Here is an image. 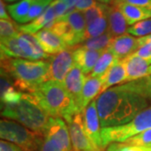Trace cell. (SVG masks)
Here are the masks:
<instances>
[{"instance_id":"cell-37","label":"cell","mask_w":151,"mask_h":151,"mask_svg":"<svg viewBox=\"0 0 151 151\" xmlns=\"http://www.w3.org/2000/svg\"><path fill=\"white\" fill-rule=\"evenodd\" d=\"M99 2L97 0H74L76 10L84 12L96 6Z\"/></svg>"},{"instance_id":"cell-19","label":"cell","mask_w":151,"mask_h":151,"mask_svg":"<svg viewBox=\"0 0 151 151\" xmlns=\"http://www.w3.org/2000/svg\"><path fill=\"white\" fill-rule=\"evenodd\" d=\"M123 14L128 25L132 26L138 22L151 19V9L124 3L114 4Z\"/></svg>"},{"instance_id":"cell-4","label":"cell","mask_w":151,"mask_h":151,"mask_svg":"<svg viewBox=\"0 0 151 151\" xmlns=\"http://www.w3.org/2000/svg\"><path fill=\"white\" fill-rule=\"evenodd\" d=\"M1 108V115L4 118L15 120L29 130L44 137L50 117L38 104L31 93L23 92L19 102Z\"/></svg>"},{"instance_id":"cell-17","label":"cell","mask_w":151,"mask_h":151,"mask_svg":"<svg viewBox=\"0 0 151 151\" xmlns=\"http://www.w3.org/2000/svg\"><path fill=\"white\" fill-rule=\"evenodd\" d=\"M72 50L74 62L80 66L85 75L92 72L98 59L105 50H92L76 46L73 47Z\"/></svg>"},{"instance_id":"cell-18","label":"cell","mask_w":151,"mask_h":151,"mask_svg":"<svg viewBox=\"0 0 151 151\" xmlns=\"http://www.w3.org/2000/svg\"><path fill=\"white\" fill-rule=\"evenodd\" d=\"M86 79V76L83 73L82 70L76 63L65 77V80L63 84L65 89L74 98L76 104L80 97Z\"/></svg>"},{"instance_id":"cell-21","label":"cell","mask_w":151,"mask_h":151,"mask_svg":"<svg viewBox=\"0 0 151 151\" xmlns=\"http://www.w3.org/2000/svg\"><path fill=\"white\" fill-rule=\"evenodd\" d=\"M107 17L108 21V32L114 37L119 36L127 33L128 23L123 14L114 5H108L107 10Z\"/></svg>"},{"instance_id":"cell-25","label":"cell","mask_w":151,"mask_h":151,"mask_svg":"<svg viewBox=\"0 0 151 151\" xmlns=\"http://www.w3.org/2000/svg\"><path fill=\"white\" fill-rule=\"evenodd\" d=\"M35 0H21L13 4L7 6V9L10 14L11 19L17 23L23 24L24 19L27 16L32 4Z\"/></svg>"},{"instance_id":"cell-12","label":"cell","mask_w":151,"mask_h":151,"mask_svg":"<svg viewBox=\"0 0 151 151\" xmlns=\"http://www.w3.org/2000/svg\"><path fill=\"white\" fill-rule=\"evenodd\" d=\"M122 60L126 69L127 82L136 81L148 76V70L151 65V59H145L132 54Z\"/></svg>"},{"instance_id":"cell-3","label":"cell","mask_w":151,"mask_h":151,"mask_svg":"<svg viewBox=\"0 0 151 151\" xmlns=\"http://www.w3.org/2000/svg\"><path fill=\"white\" fill-rule=\"evenodd\" d=\"M48 60H30L20 58L1 60V69L10 76L20 92H33L38 86L49 81Z\"/></svg>"},{"instance_id":"cell-35","label":"cell","mask_w":151,"mask_h":151,"mask_svg":"<svg viewBox=\"0 0 151 151\" xmlns=\"http://www.w3.org/2000/svg\"><path fill=\"white\" fill-rule=\"evenodd\" d=\"M38 151H65V150L59 141L48 135H45Z\"/></svg>"},{"instance_id":"cell-39","label":"cell","mask_w":151,"mask_h":151,"mask_svg":"<svg viewBox=\"0 0 151 151\" xmlns=\"http://www.w3.org/2000/svg\"><path fill=\"white\" fill-rule=\"evenodd\" d=\"M133 54L145 59H151V43L146 44L141 46L140 48L137 50Z\"/></svg>"},{"instance_id":"cell-22","label":"cell","mask_w":151,"mask_h":151,"mask_svg":"<svg viewBox=\"0 0 151 151\" xmlns=\"http://www.w3.org/2000/svg\"><path fill=\"white\" fill-rule=\"evenodd\" d=\"M60 20H65L69 24L70 29H72L79 44H81L83 41L84 34L86 29V24L82 12L75 10L69 15L55 21H60Z\"/></svg>"},{"instance_id":"cell-40","label":"cell","mask_w":151,"mask_h":151,"mask_svg":"<svg viewBox=\"0 0 151 151\" xmlns=\"http://www.w3.org/2000/svg\"><path fill=\"white\" fill-rule=\"evenodd\" d=\"M0 151H24L19 146L16 145L9 141L1 140L0 142Z\"/></svg>"},{"instance_id":"cell-11","label":"cell","mask_w":151,"mask_h":151,"mask_svg":"<svg viewBox=\"0 0 151 151\" xmlns=\"http://www.w3.org/2000/svg\"><path fill=\"white\" fill-rule=\"evenodd\" d=\"M17 38L20 47L24 54L26 55L27 60H44L45 59H50V55L47 54L44 50L34 35L19 32Z\"/></svg>"},{"instance_id":"cell-15","label":"cell","mask_w":151,"mask_h":151,"mask_svg":"<svg viewBox=\"0 0 151 151\" xmlns=\"http://www.w3.org/2000/svg\"><path fill=\"white\" fill-rule=\"evenodd\" d=\"M45 135H48L59 141L65 148V151H73L69 129L67 128L66 124L62 119L50 117L44 136Z\"/></svg>"},{"instance_id":"cell-8","label":"cell","mask_w":151,"mask_h":151,"mask_svg":"<svg viewBox=\"0 0 151 151\" xmlns=\"http://www.w3.org/2000/svg\"><path fill=\"white\" fill-rule=\"evenodd\" d=\"M73 151H101L94 145L86 134L82 113H76L68 124Z\"/></svg>"},{"instance_id":"cell-38","label":"cell","mask_w":151,"mask_h":151,"mask_svg":"<svg viewBox=\"0 0 151 151\" xmlns=\"http://www.w3.org/2000/svg\"><path fill=\"white\" fill-rule=\"evenodd\" d=\"M120 3H124L131 5L139 6L142 8H146L151 9V0H114L113 3H111V5H114Z\"/></svg>"},{"instance_id":"cell-46","label":"cell","mask_w":151,"mask_h":151,"mask_svg":"<svg viewBox=\"0 0 151 151\" xmlns=\"http://www.w3.org/2000/svg\"><path fill=\"white\" fill-rule=\"evenodd\" d=\"M5 2H9V3H13V2H19V1H21V0H4Z\"/></svg>"},{"instance_id":"cell-7","label":"cell","mask_w":151,"mask_h":151,"mask_svg":"<svg viewBox=\"0 0 151 151\" xmlns=\"http://www.w3.org/2000/svg\"><path fill=\"white\" fill-rule=\"evenodd\" d=\"M49 80L64 83L65 77L74 65L73 50L68 48L50 57Z\"/></svg>"},{"instance_id":"cell-16","label":"cell","mask_w":151,"mask_h":151,"mask_svg":"<svg viewBox=\"0 0 151 151\" xmlns=\"http://www.w3.org/2000/svg\"><path fill=\"white\" fill-rule=\"evenodd\" d=\"M56 16L55 13L54 8L50 4L46 8V9L44 11V13L35 19L32 22L23 24L19 26V31L24 34H29V35H35L40 30L43 29H50L52 26L55 23Z\"/></svg>"},{"instance_id":"cell-20","label":"cell","mask_w":151,"mask_h":151,"mask_svg":"<svg viewBox=\"0 0 151 151\" xmlns=\"http://www.w3.org/2000/svg\"><path fill=\"white\" fill-rule=\"evenodd\" d=\"M101 78L103 81L102 93L114 85L126 81L127 74L123 60H117Z\"/></svg>"},{"instance_id":"cell-26","label":"cell","mask_w":151,"mask_h":151,"mask_svg":"<svg viewBox=\"0 0 151 151\" xmlns=\"http://www.w3.org/2000/svg\"><path fill=\"white\" fill-rule=\"evenodd\" d=\"M117 60H119L116 59L113 53L110 52L108 49H106L100 56V58L98 59L93 70L89 76L92 77H102Z\"/></svg>"},{"instance_id":"cell-10","label":"cell","mask_w":151,"mask_h":151,"mask_svg":"<svg viewBox=\"0 0 151 151\" xmlns=\"http://www.w3.org/2000/svg\"><path fill=\"white\" fill-rule=\"evenodd\" d=\"M119 60H122L139 49L138 39L128 33L113 38L107 48Z\"/></svg>"},{"instance_id":"cell-1","label":"cell","mask_w":151,"mask_h":151,"mask_svg":"<svg viewBox=\"0 0 151 151\" xmlns=\"http://www.w3.org/2000/svg\"><path fill=\"white\" fill-rule=\"evenodd\" d=\"M102 129L130 123L148 107V100L121 86L111 87L95 98Z\"/></svg>"},{"instance_id":"cell-42","label":"cell","mask_w":151,"mask_h":151,"mask_svg":"<svg viewBox=\"0 0 151 151\" xmlns=\"http://www.w3.org/2000/svg\"><path fill=\"white\" fill-rule=\"evenodd\" d=\"M138 41H139V48L141 46L146 45V44L151 43V35H148V36H145V37L138 38Z\"/></svg>"},{"instance_id":"cell-5","label":"cell","mask_w":151,"mask_h":151,"mask_svg":"<svg viewBox=\"0 0 151 151\" xmlns=\"http://www.w3.org/2000/svg\"><path fill=\"white\" fill-rule=\"evenodd\" d=\"M150 129H151V106L139 113L129 124L102 129L103 147L105 148L113 142H124L142 131Z\"/></svg>"},{"instance_id":"cell-27","label":"cell","mask_w":151,"mask_h":151,"mask_svg":"<svg viewBox=\"0 0 151 151\" xmlns=\"http://www.w3.org/2000/svg\"><path fill=\"white\" fill-rule=\"evenodd\" d=\"M113 35L110 32H106L100 36L91 38L84 40L83 42L76 45V47L92 50H106L113 40Z\"/></svg>"},{"instance_id":"cell-13","label":"cell","mask_w":151,"mask_h":151,"mask_svg":"<svg viewBox=\"0 0 151 151\" xmlns=\"http://www.w3.org/2000/svg\"><path fill=\"white\" fill-rule=\"evenodd\" d=\"M44 50L49 55H55L69 47L58 35L51 29H43L34 35Z\"/></svg>"},{"instance_id":"cell-48","label":"cell","mask_w":151,"mask_h":151,"mask_svg":"<svg viewBox=\"0 0 151 151\" xmlns=\"http://www.w3.org/2000/svg\"><path fill=\"white\" fill-rule=\"evenodd\" d=\"M150 151H151V150H150Z\"/></svg>"},{"instance_id":"cell-30","label":"cell","mask_w":151,"mask_h":151,"mask_svg":"<svg viewBox=\"0 0 151 151\" xmlns=\"http://www.w3.org/2000/svg\"><path fill=\"white\" fill-rule=\"evenodd\" d=\"M127 33L134 36L145 37L151 35V19L138 22L135 24L130 26L127 30Z\"/></svg>"},{"instance_id":"cell-32","label":"cell","mask_w":151,"mask_h":151,"mask_svg":"<svg viewBox=\"0 0 151 151\" xmlns=\"http://www.w3.org/2000/svg\"><path fill=\"white\" fill-rule=\"evenodd\" d=\"M151 146H139L125 142H113L109 144L106 151H150Z\"/></svg>"},{"instance_id":"cell-41","label":"cell","mask_w":151,"mask_h":151,"mask_svg":"<svg viewBox=\"0 0 151 151\" xmlns=\"http://www.w3.org/2000/svg\"><path fill=\"white\" fill-rule=\"evenodd\" d=\"M0 18H1V19L11 20V17L8 14L7 10H6V6L4 4V0L0 1Z\"/></svg>"},{"instance_id":"cell-34","label":"cell","mask_w":151,"mask_h":151,"mask_svg":"<svg viewBox=\"0 0 151 151\" xmlns=\"http://www.w3.org/2000/svg\"><path fill=\"white\" fill-rule=\"evenodd\" d=\"M48 4H43L38 0H35V3L33 4L30 9L28 13L27 16L25 17V19H24L23 24H25V23H30L33 20H35V19H37L38 17L40 16L42 14L44 13V11L46 9V8L48 7Z\"/></svg>"},{"instance_id":"cell-9","label":"cell","mask_w":151,"mask_h":151,"mask_svg":"<svg viewBox=\"0 0 151 151\" xmlns=\"http://www.w3.org/2000/svg\"><path fill=\"white\" fill-rule=\"evenodd\" d=\"M84 128L90 140L99 150L104 149L102 139V127L97 112L96 100L92 101L82 112Z\"/></svg>"},{"instance_id":"cell-47","label":"cell","mask_w":151,"mask_h":151,"mask_svg":"<svg viewBox=\"0 0 151 151\" xmlns=\"http://www.w3.org/2000/svg\"><path fill=\"white\" fill-rule=\"evenodd\" d=\"M151 75V65L150 66V68H149V70H148V76Z\"/></svg>"},{"instance_id":"cell-31","label":"cell","mask_w":151,"mask_h":151,"mask_svg":"<svg viewBox=\"0 0 151 151\" xmlns=\"http://www.w3.org/2000/svg\"><path fill=\"white\" fill-rule=\"evenodd\" d=\"M19 26L12 20H0V37L1 40L16 37L19 34Z\"/></svg>"},{"instance_id":"cell-44","label":"cell","mask_w":151,"mask_h":151,"mask_svg":"<svg viewBox=\"0 0 151 151\" xmlns=\"http://www.w3.org/2000/svg\"><path fill=\"white\" fill-rule=\"evenodd\" d=\"M38 1H40V2H41V3H43V4H48L50 5L53 1L55 0H38Z\"/></svg>"},{"instance_id":"cell-29","label":"cell","mask_w":151,"mask_h":151,"mask_svg":"<svg viewBox=\"0 0 151 151\" xmlns=\"http://www.w3.org/2000/svg\"><path fill=\"white\" fill-rule=\"evenodd\" d=\"M108 7V4L98 3L96 6L82 12L84 18H85V20H86V26L91 24L94 21H96L99 18L104 16L107 14Z\"/></svg>"},{"instance_id":"cell-33","label":"cell","mask_w":151,"mask_h":151,"mask_svg":"<svg viewBox=\"0 0 151 151\" xmlns=\"http://www.w3.org/2000/svg\"><path fill=\"white\" fill-rule=\"evenodd\" d=\"M124 142L133 145L151 146V129L142 131Z\"/></svg>"},{"instance_id":"cell-2","label":"cell","mask_w":151,"mask_h":151,"mask_svg":"<svg viewBox=\"0 0 151 151\" xmlns=\"http://www.w3.org/2000/svg\"><path fill=\"white\" fill-rule=\"evenodd\" d=\"M31 94L50 117L60 118L69 124L78 113L74 98L59 81H45Z\"/></svg>"},{"instance_id":"cell-14","label":"cell","mask_w":151,"mask_h":151,"mask_svg":"<svg viewBox=\"0 0 151 151\" xmlns=\"http://www.w3.org/2000/svg\"><path fill=\"white\" fill-rule=\"evenodd\" d=\"M102 88L103 81L101 77H92L90 76H86L80 97L76 102L78 113H82L90 103L93 101L92 99L97 97V95L102 93Z\"/></svg>"},{"instance_id":"cell-43","label":"cell","mask_w":151,"mask_h":151,"mask_svg":"<svg viewBox=\"0 0 151 151\" xmlns=\"http://www.w3.org/2000/svg\"><path fill=\"white\" fill-rule=\"evenodd\" d=\"M62 2H64L66 6H67V8H68V9L70 10V12H74L76 10L75 9V4H74V0H61Z\"/></svg>"},{"instance_id":"cell-45","label":"cell","mask_w":151,"mask_h":151,"mask_svg":"<svg viewBox=\"0 0 151 151\" xmlns=\"http://www.w3.org/2000/svg\"><path fill=\"white\" fill-rule=\"evenodd\" d=\"M97 1H98V2H100V3L105 4H108L113 3L114 0H97Z\"/></svg>"},{"instance_id":"cell-24","label":"cell","mask_w":151,"mask_h":151,"mask_svg":"<svg viewBox=\"0 0 151 151\" xmlns=\"http://www.w3.org/2000/svg\"><path fill=\"white\" fill-rule=\"evenodd\" d=\"M120 86L128 91L139 94L142 97H145L148 101H151V75L146 76L141 79L129 81Z\"/></svg>"},{"instance_id":"cell-28","label":"cell","mask_w":151,"mask_h":151,"mask_svg":"<svg viewBox=\"0 0 151 151\" xmlns=\"http://www.w3.org/2000/svg\"><path fill=\"white\" fill-rule=\"evenodd\" d=\"M108 31V21L107 14L104 16L99 18L96 21L87 25L84 34L83 41L91 38L100 36ZM82 41V42H83Z\"/></svg>"},{"instance_id":"cell-6","label":"cell","mask_w":151,"mask_h":151,"mask_svg":"<svg viewBox=\"0 0 151 151\" xmlns=\"http://www.w3.org/2000/svg\"><path fill=\"white\" fill-rule=\"evenodd\" d=\"M0 137L19 146L24 151H38L43 141V136L27 129L11 119H2L0 122Z\"/></svg>"},{"instance_id":"cell-23","label":"cell","mask_w":151,"mask_h":151,"mask_svg":"<svg viewBox=\"0 0 151 151\" xmlns=\"http://www.w3.org/2000/svg\"><path fill=\"white\" fill-rule=\"evenodd\" d=\"M1 60L8 58H20L27 59L26 55L20 47L18 38L14 37L1 40Z\"/></svg>"},{"instance_id":"cell-36","label":"cell","mask_w":151,"mask_h":151,"mask_svg":"<svg viewBox=\"0 0 151 151\" xmlns=\"http://www.w3.org/2000/svg\"><path fill=\"white\" fill-rule=\"evenodd\" d=\"M51 4L53 6L55 13V16H56L55 20H59L60 19L71 14V12H70V10L68 9L66 4L61 0H55L51 3Z\"/></svg>"}]
</instances>
